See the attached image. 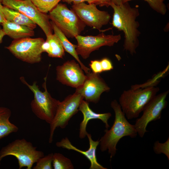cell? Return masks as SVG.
<instances>
[{
	"label": "cell",
	"mask_w": 169,
	"mask_h": 169,
	"mask_svg": "<svg viewBox=\"0 0 169 169\" xmlns=\"http://www.w3.org/2000/svg\"><path fill=\"white\" fill-rule=\"evenodd\" d=\"M110 6L114 11L112 25L119 31L123 32L124 49L133 55L136 53L141 34L138 29L140 24L136 20L140 15L139 10L131 6L128 2L119 5L111 3Z\"/></svg>",
	"instance_id": "1"
},
{
	"label": "cell",
	"mask_w": 169,
	"mask_h": 169,
	"mask_svg": "<svg viewBox=\"0 0 169 169\" xmlns=\"http://www.w3.org/2000/svg\"><path fill=\"white\" fill-rule=\"evenodd\" d=\"M110 105L114 111V121L110 130H105V133L99 140V144L101 151L108 150L111 158L116 153V146L121 138L125 136L135 138L137 133L134 125L127 120L116 100H113Z\"/></svg>",
	"instance_id": "2"
},
{
	"label": "cell",
	"mask_w": 169,
	"mask_h": 169,
	"mask_svg": "<svg viewBox=\"0 0 169 169\" xmlns=\"http://www.w3.org/2000/svg\"><path fill=\"white\" fill-rule=\"evenodd\" d=\"M159 90L153 85L142 88L134 85L124 90L120 97L119 103L126 117L128 119L138 117Z\"/></svg>",
	"instance_id": "3"
},
{
	"label": "cell",
	"mask_w": 169,
	"mask_h": 169,
	"mask_svg": "<svg viewBox=\"0 0 169 169\" xmlns=\"http://www.w3.org/2000/svg\"><path fill=\"white\" fill-rule=\"evenodd\" d=\"M44 79L43 86L44 91L43 92L39 89L36 82H33L31 85L26 81L24 77L20 78L21 82L33 94L34 99L30 104L33 112L38 118L50 124L54 118L60 101L51 96L46 87L47 77Z\"/></svg>",
	"instance_id": "4"
},
{
	"label": "cell",
	"mask_w": 169,
	"mask_h": 169,
	"mask_svg": "<svg viewBox=\"0 0 169 169\" xmlns=\"http://www.w3.org/2000/svg\"><path fill=\"white\" fill-rule=\"evenodd\" d=\"M36 149L32 143L24 138L15 140L0 150V165L3 158L12 156L17 159L19 169L24 167L26 169H31L39 158L44 156L43 151Z\"/></svg>",
	"instance_id": "5"
},
{
	"label": "cell",
	"mask_w": 169,
	"mask_h": 169,
	"mask_svg": "<svg viewBox=\"0 0 169 169\" xmlns=\"http://www.w3.org/2000/svg\"><path fill=\"white\" fill-rule=\"evenodd\" d=\"M49 13V19L67 38H75L84 29L86 25L64 4L59 3Z\"/></svg>",
	"instance_id": "6"
},
{
	"label": "cell",
	"mask_w": 169,
	"mask_h": 169,
	"mask_svg": "<svg viewBox=\"0 0 169 169\" xmlns=\"http://www.w3.org/2000/svg\"><path fill=\"white\" fill-rule=\"evenodd\" d=\"M44 41L41 38H23L13 40L6 48L18 59L33 64L41 60L42 46Z\"/></svg>",
	"instance_id": "7"
},
{
	"label": "cell",
	"mask_w": 169,
	"mask_h": 169,
	"mask_svg": "<svg viewBox=\"0 0 169 169\" xmlns=\"http://www.w3.org/2000/svg\"><path fill=\"white\" fill-rule=\"evenodd\" d=\"M83 97L75 92L68 96L62 101H60L54 118L50 125L49 142L53 141L54 131L57 128H65L70 119L79 111V107Z\"/></svg>",
	"instance_id": "8"
},
{
	"label": "cell",
	"mask_w": 169,
	"mask_h": 169,
	"mask_svg": "<svg viewBox=\"0 0 169 169\" xmlns=\"http://www.w3.org/2000/svg\"><path fill=\"white\" fill-rule=\"evenodd\" d=\"M2 4L23 13L38 26L46 37L53 34L49 15L40 12L30 0H1Z\"/></svg>",
	"instance_id": "9"
},
{
	"label": "cell",
	"mask_w": 169,
	"mask_h": 169,
	"mask_svg": "<svg viewBox=\"0 0 169 169\" xmlns=\"http://www.w3.org/2000/svg\"><path fill=\"white\" fill-rule=\"evenodd\" d=\"M169 92L167 90L156 95L143 110L141 116L136 119L134 125L141 137L148 131L146 128L150 122L161 118L162 111L167 105L166 99Z\"/></svg>",
	"instance_id": "10"
},
{
	"label": "cell",
	"mask_w": 169,
	"mask_h": 169,
	"mask_svg": "<svg viewBox=\"0 0 169 169\" xmlns=\"http://www.w3.org/2000/svg\"><path fill=\"white\" fill-rule=\"evenodd\" d=\"M77 41L76 51L84 59L88 58L93 51L104 46H112L121 39L120 34L106 35L103 33L96 36H83L75 37Z\"/></svg>",
	"instance_id": "11"
},
{
	"label": "cell",
	"mask_w": 169,
	"mask_h": 169,
	"mask_svg": "<svg viewBox=\"0 0 169 169\" xmlns=\"http://www.w3.org/2000/svg\"><path fill=\"white\" fill-rule=\"evenodd\" d=\"M71 9L86 25L99 30L108 23L111 18L108 12L99 10L94 4L84 2L74 4Z\"/></svg>",
	"instance_id": "12"
},
{
	"label": "cell",
	"mask_w": 169,
	"mask_h": 169,
	"mask_svg": "<svg viewBox=\"0 0 169 169\" xmlns=\"http://www.w3.org/2000/svg\"><path fill=\"white\" fill-rule=\"evenodd\" d=\"M86 75L84 83L76 89L75 92L80 94L88 102L97 103L102 94L109 91L110 88L99 74L90 72Z\"/></svg>",
	"instance_id": "13"
},
{
	"label": "cell",
	"mask_w": 169,
	"mask_h": 169,
	"mask_svg": "<svg viewBox=\"0 0 169 169\" xmlns=\"http://www.w3.org/2000/svg\"><path fill=\"white\" fill-rule=\"evenodd\" d=\"M56 79L63 84L78 88L84 83L86 77L78 63L68 60L56 67Z\"/></svg>",
	"instance_id": "14"
},
{
	"label": "cell",
	"mask_w": 169,
	"mask_h": 169,
	"mask_svg": "<svg viewBox=\"0 0 169 169\" xmlns=\"http://www.w3.org/2000/svg\"><path fill=\"white\" fill-rule=\"evenodd\" d=\"M86 136L88 138L89 147L86 151L81 150L73 146L67 137L63 138L60 141L56 143V146L78 152L84 155L90 163V169H107L98 162L96 158V151L97 146L99 144V140L94 141L90 134L87 132Z\"/></svg>",
	"instance_id": "15"
},
{
	"label": "cell",
	"mask_w": 169,
	"mask_h": 169,
	"mask_svg": "<svg viewBox=\"0 0 169 169\" xmlns=\"http://www.w3.org/2000/svg\"><path fill=\"white\" fill-rule=\"evenodd\" d=\"M79 110L82 113L83 118L79 125V137L81 139H84L86 136V130L88 123L91 119L100 120L105 124L106 129H108L110 125L108 120L111 116L110 112L104 113H98L93 111L90 108L89 103L83 100L81 102L79 107Z\"/></svg>",
	"instance_id": "16"
},
{
	"label": "cell",
	"mask_w": 169,
	"mask_h": 169,
	"mask_svg": "<svg viewBox=\"0 0 169 169\" xmlns=\"http://www.w3.org/2000/svg\"><path fill=\"white\" fill-rule=\"evenodd\" d=\"M1 24L5 35L14 40L31 37L34 35L33 29L26 26L7 20Z\"/></svg>",
	"instance_id": "17"
},
{
	"label": "cell",
	"mask_w": 169,
	"mask_h": 169,
	"mask_svg": "<svg viewBox=\"0 0 169 169\" xmlns=\"http://www.w3.org/2000/svg\"><path fill=\"white\" fill-rule=\"evenodd\" d=\"M50 23L54 33L60 39L65 51L70 54L76 60L86 74L90 72V69L86 66L80 60L76 51V45L71 43L65 35L54 23L50 21Z\"/></svg>",
	"instance_id": "18"
},
{
	"label": "cell",
	"mask_w": 169,
	"mask_h": 169,
	"mask_svg": "<svg viewBox=\"0 0 169 169\" xmlns=\"http://www.w3.org/2000/svg\"><path fill=\"white\" fill-rule=\"evenodd\" d=\"M11 114L9 109L0 106V140L18 130V127L10 121Z\"/></svg>",
	"instance_id": "19"
},
{
	"label": "cell",
	"mask_w": 169,
	"mask_h": 169,
	"mask_svg": "<svg viewBox=\"0 0 169 169\" xmlns=\"http://www.w3.org/2000/svg\"><path fill=\"white\" fill-rule=\"evenodd\" d=\"M3 11L6 20L15 23L26 26L34 30L37 25L21 13L3 5Z\"/></svg>",
	"instance_id": "20"
},
{
	"label": "cell",
	"mask_w": 169,
	"mask_h": 169,
	"mask_svg": "<svg viewBox=\"0 0 169 169\" xmlns=\"http://www.w3.org/2000/svg\"><path fill=\"white\" fill-rule=\"evenodd\" d=\"M49 43V48L46 53L52 58H62L65 55V50L58 37L54 33L46 37Z\"/></svg>",
	"instance_id": "21"
},
{
	"label": "cell",
	"mask_w": 169,
	"mask_h": 169,
	"mask_svg": "<svg viewBox=\"0 0 169 169\" xmlns=\"http://www.w3.org/2000/svg\"><path fill=\"white\" fill-rule=\"evenodd\" d=\"M52 164L54 169H73L74 168L71 160L59 153L53 154Z\"/></svg>",
	"instance_id": "22"
},
{
	"label": "cell",
	"mask_w": 169,
	"mask_h": 169,
	"mask_svg": "<svg viewBox=\"0 0 169 169\" xmlns=\"http://www.w3.org/2000/svg\"><path fill=\"white\" fill-rule=\"evenodd\" d=\"M40 12L47 13L62 0H30Z\"/></svg>",
	"instance_id": "23"
},
{
	"label": "cell",
	"mask_w": 169,
	"mask_h": 169,
	"mask_svg": "<svg viewBox=\"0 0 169 169\" xmlns=\"http://www.w3.org/2000/svg\"><path fill=\"white\" fill-rule=\"evenodd\" d=\"M132 0H122V3L129 2ZM148 4L154 11L162 15L166 14V8L163 0H144Z\"/></svg>",
	"instance_id": "24"
},
{
	"label": "cell",
	"mask_w": 169,
	"mask_h": 169,
	"mask_svg": "<svg viewBox=\"0 0 169 169\" xmlns=\"http://www.w3.org/2000/svg\"><path fill=\"white\" fill-rule=\"evenodd\" d=\"M53 153L49 154L47 155L39 158L36 162V165L33 169H52Z\"/></svg>",
	"instance_id": "25"
},
{
	"label": "cell",
	"mask_w": 169,
	"mask_h": 169,
	"mask_svg": "<svg viewBox=\"0 0 169 169\" xmlns=\"http://www.w3.org/2000/svg\"><path fill=\"white\" fill-rule=\"evenodd\" d=\"M153 150L155 153L156 154L163 153L169 160V138L164 143H160L156 141L154 144Z\"/></svg>",
	"instance_id": "26"
},
{
	"label": "cell",
	"mask_w": 169,
	"mask_h": 169,
	"mask_svg": "<svg viewBox=\"0 0 169 169\" xmlns=\"http://www.w3.org/2000/svg\"><path fill=\"white\" fill-rule=\"evenodd\" d=\"M92 72L100 74L103 71L100 60H91L89 64Z\"/></svg>",
	"instance_id": "27"
},
{
	"label": "cell",
	"mask_w": 169,
	"mask_h": 169,
	"mask_svg": "<svg viewBox=\"0 0 169 169\" xmlns=\"http://www.w3.org/2000/svg\"><path fill=\"white\" fill-rule=\"evenodd\" d=\"M103 71H108L113 69L111 61L107 58H104L100 60Z\"/></svg>",
	"instance_id": "28"
},
{
	"label": "cell",
	"mask_w": 169,
	"mask_h": 169,
	"mask_svg": "<svg viewBox=\"0 0 169 169\" xmlns=\"http://www.w3.org/2000/svg\"><path fill=\"white\" fill-rule=\"evenodd\" d=\"M88 3H92L98 5L100 7L110 6L111 3L110 0H89Z\"/></svg>",
	"instance_id": "29"
},
{
	"label": "cell",
	"mask_w": 169,
	"mask_h": 169,
	"mask_svg": "<svg viewBox=\"0 0 169 169\" xmlns=\"http://www.w3.org/2000/svg\"><path fill=\"white\" fill-rule=\"evenodd\" d=\"M62 1L63 2L68 4L73 3L74 4L84 3L86 2L88 3L89 0H62Z\"/></svg>",
	"instance_id": "30"
},
{
	"label": "cell",
	"mask_w": 169,
	"mask_h": 169,
	"mask_svg": "<svg viewBox=\"0 0 169 169\" xmlns=\"http://www.w3.org/2000/svg\"><path fill=\"white\" fill-rule=\"evenodd\" d=\"M3 5L0 2V24H1L6 20L3 11Z\"/></svg>",
	"instance_id": "31"
},
{
	"label": "cell",
	"mask_w": 169,
	"mask_h": 169,
	"mask_svg": "<svg viewBox=\"0 0 169 169\" xmlns=\"http://www.w3.org/2000/svg\"><path fill=\"white\" fill-rule=\"evenodd\" d=\"M5 35H6L2 28L0 27V44L2 43L3 38Z\"/></svg>",
	"instance_id": "32"
},
{
	"label": "cell",
	"mask_w": 169,
	"mask_h": 169,
	"mask_svg": "<svg viewBox=\"0 0 169 169\" xmlns=\"http://www.w3.org/2000/svg\"><path fill=\"white\" fill-rule=\"evenodd\" d=\"M112 3L116 5H120L122 3V0H110Z\"/></svg>",
	"instance_id": "33"
},
{
	"label": "cell",
	"mask_w": 169,
	"mask_h": 169,
	"mask_svg": "<svg viewBox=\"0 0 169 169\" xmlns=\"http://www.w3.org/2000/svg\"><path fill=\"white\" fill-rule=\"evenodd\" d=\"M1 0H0V2H1Z\"/></svg>",
	"instance_id": "34"
},
{
	"label": "cell",
	"mask_w": 169,
	"mask_h": 169,
	"mask_svg": "<svg viewBox=\"0 0 169 169\" xmlns=\"http://www.w3.org/2000/svg\"><path fill=\"white\" fill-rule=\"evenodd\" d=\"M164 1L165 0H163Z\"/></svg>",
	"instance_id": "35"
}]
</instances>
